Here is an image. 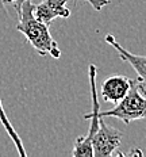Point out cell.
Returning a JSON list of instances; mask_svg holds the SVG:
<instances>
[{
	"instance_id": "obj_7",
	"label": "cell",
	"mask_w": 146,
	"mask_h": 157,
	"mask_svg": "<svg viewBox=\"0 0 146 157\" xmlns=\"http://www.w3.org/2000/svg\"><path fill=\"white\" fill-rule=\"evenodd\" d=\"M131 87V78L115 75L107 77L102 84V98L108 103H118L127 95Z\"/></svg>"
},
{
	"instance_id": "obj_6",
	"label": "cell",
	"mask_w": 146,
	"mask_h": 157,
	"mask_svg": "<svg viewBox=\"0 0 146 157\" xmlns=\"http://www.w3.org/2000/svg\"><path fill=\"white\" fill-rule=\"evenodd\" d=\"M68 2L69 0H43L34 6L35 18L49 26L57 18L68 19L70 16V10L66 7Z\"/></svg>"
},
{
	"instance_id": "obj_3",
	"label": "cell",
	"mask_w": 146,
	"mask_h": 157,
	"mask_svg": "<svg viewBox=\"0 0 146 157\" xmlns=\"http://www.w3.org/2000/svg\"><path fill=\"white\" fill-rule=\"evenodd\" d=\"M89 75V87H91V100H92V111L84 115V119L89 121V129L85 136H81L76 138L74 148L72 150V156L74 157H93L92 149V137L99 127L100 121V104L97 99L96 91V76H97V67L95 64H89L88 68Z\"/></svg>"
},
{
	"instance_id": "obj_8",
	"label": "cell",
	"mask_w": 146,
	"mask_h": 157,
	"mask_svg": "<svg viewBox=\"0 0 146 157\" xmlns=\"http://www.w3.org/2000/svg\"><path fill=\"white\" fill-rule=\"evenodd\" d=\"M0 122H2L3 127L6 129V132H7L8 137L11 138V141L14 142L16 150H18L19 156L21 157H26L27 156V152H26L24 146H23V142H22L21 137H19V134L16 133V130L14 129V126L11 125V122H9V119L7 118V114H6L4 111V107H3V102H2V98H0Z\"/></svg>"
},
{
	"instance_id": "obj_2",
	"label": "cell",
	"mask_w": 146,
	"mask_h": 157,
	"mask_svg": "<svg viewBox=\"0 0 146 157\" xmlns=\"http://www.w3.org/2000/svg\"><path fill=\"white\" fill-rule=\"evenodd\" d=\"M116 118L125 125L134 121L146 119V91L142 88L138 77L131 78V87L127 95L115 104V107L107 111H100V118Z\"/></svg>"
},
{
	"instance_id": "obj_9",
	"label": "cell",
	"mask_w": 146,
	"mask_h": 157,
	"mask_svg": "<svg viewBox=\"0 0 146 157\" xmlns=\"http://www.w3.org/2000/svg\"><path fill=\"white\" fill-rule=\"evenodd\" d=\"M24 2H26V0H2L3 4H14V8H15L16 12L19 11L21 6L23 4ZM84 2L89 3V6H92L96 11H100V10L104 7V6L110 4V2H111V0H84Z\"/></svg>"
},
{
	"instance_id": "obj_5",
	"label": "cell",
	"mask_w": 146,
	"mask_h": 157,
	"mask_svg": "<svg viewBox=\"0 0 146 157\" xmlns=\"http://www.w3.org/2000/svg\"><path fill=\"white\" fill-rule=\"evenodd\" d=\"M104 39H106L107 44H110L116 50V53L119 54L121 60L130 64L133 69L137 72L139 83H141L142 88L146 91V56L134 54V53H131V52H129L127 49L123 48L122 45L116 41V38L111 34H107L104 37Z\"/></svg>"
},
{
	"instance_id": "obj_1",
	"label": "cell",
	"mask_w": 146,
	"mask_h": 157,
	"mask_svg": "<svg viewBox=\"0 0 146 157\" xmlns=\"http://www.w3.org/2000/svg\"><path fill=\"white\" fill-rule=\"evenodd\" d=\"M34 3L31 0H26L21 6L18 14L16 30L26 37V41L35 49L39 56H50L53 58L61 57V49L58 44L51 37L49 25L41 22L34 15Z\"/></svg>"
},
{
	"instance_id": "obj_4",
	"label": "cell",
	"mask_w": 146,
	"mask_h": 157,
	"mask_svg": "<svg viewBox=\"0 0 146 157\" xmlns=\"http://www.w3.org/2000/svg\"><path fill=\"white\" fill-rule=\"evenodd\" d=\"M123 133L116 127H112L99 121V127L92 137V149L95 157H111L115 155L116 149L121 146Z\"/></svg>"
}]
</instances>
